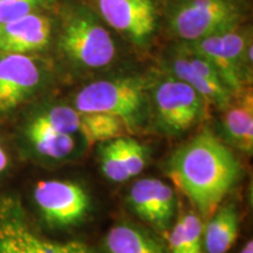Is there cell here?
Masks as SVG:
<instances>
[{
    "label": "cell",
    "instance_id": "cell-1",
    "mask_svg": "<svg viewBox=\"0 0 253 253\" xmlns=\"http://www.w3.org/2000/svg\"><path fill=\"white\" fill-rule=\"evenodd\" d=\"M164 171L202 218H210L243 173L238 157L210 129L177 148Z\"/></svg>",
    "mask_w": 253,
    "mask_h": 253
},
{
    "label": "cell",
    "instance_id": "cell-6",
    "mask_svg": "<svg viewBox=\"0 0 253 253\" xmlns=\"http://www.w3.org/2000/svg\"><path fill=\"white\" fill-rule=\"evenodd\" d=\"M32 199L41 219L52 229L77 225L90 209L86 190L78 183L61 179L38 182L32 190Z\"/></svg>",
    "mask_w": 253,
    "mask_h": 253
},
{
    "label": "cell",
    "instance_id": "cell-12",
    "mask_svg": "<svg viewBox=\"0 0 253 253\" xmlns=\"http://www.w3.org/2000/svg\"><path fill=\"white\" fill-rule=\"evenodd\" d=\"M102 17L110 26L144 41L156 25V9L151 0H97Z\"/></svg>",
    "mask_w": 253,
    "mask_h": 253
},
{
    "label": "cell",
    "instance_id": "cell-18",
    "mask_svg": "<svg viewBox=\"0 0 253 253\" xmlns=\"http://www.w3.org/2000/svg\"><path fill=\"white\" fill-rule=\"evenodd\" d=\"M203 231V220L195 210H181L169 230V253H204Z\"/></svg>",
    "mask_w": 253,
    "mask_h": 253
},
{
    "label": "cell",
    "instance_id": "cell-8",
    "mask_svg": "<svg viewBox=\"0 0 253 253\" xmlns=\"http://www.w3.org/2000/svg\"><path fill=\"white\" fill-rule=\"evenodd\" d=\"M60 47L72 61L87 68L110 65L116 55L109 32L87 17H75L65 26Z\"/></svg>",
    "mask_w": 253,
    "mask_h": 253
},
{
    "label": "cell",
    "instance_id": "cell-4",
    "mask_svg": "<svg viewBox=\"0 0 253 253\" xmlns=\"http://www.w3.org/2000/svg\"><path fill=\"white\" fill-rule=\"evenodd\" d=\"M150 126L169 137H179L204 121L209 103L194 88L177 78H166L154 87Z\"/></svg>",
    "mask_w": 253,
    "mask_h": 253
},
{
    "label": "cell",
    "instance_id": "cell-22",
    "mask_svg": "<svg viewBox=\"0 0 253 253\" xmlns=\"http://www.w3.org/2000/svg\"><path fill=\"white\" fill-rule=\"evenodd\" d=\"M55 0H0V23L37 13L38 9L48 7Z\"/></svg>",
    "mask_w": 253,
    "mask_h": 253
},
{
    "label": "cell",
    "instance_id": "cell-19",
    "mask_svg": "<svg viewBox=\"0 0 253 253\" xmlns=\"http://www.w3.org/2000/svg\"><path fill=\"white\" fill-rule=\"evenodd\" d=\"M128 131L118 116L103 113H82L80 135L86 143L94 144L125 136Z\"/></svg>",
    "mask_w": 253,
    "mask_h": 253
},
{
    "label": "cell",
    "instance_id": "cell-13",
    "mask_svg": "<svg viewBox=\"0 0 253 253\" xmlns=\"http://www.w3.org/2000/svg\"><path fill=\"white\" fill-rule=\"evenodd\" d=\"M52 24L45 15L32 13L0 23V52L33 54L48 46Z\"/></svg>",
    "mask_w": 253,
    "mask_h": 253
},
{
    "label": "cell",
    "instance_id": "cell-23",
    "mask_svg": "<svg viewBox=\"0 0 253 253\" xmlns=\"http://www.w3.org/2000/svg\"><path fill=\"white\" fill-rule=\"evenodd\" d=\"M12 158L11 153H9L7 144L4 138L0 136V178L5 176L11 168Z\"/></svg>",
    "mask_w": 253,
    "mask_h": 253
},
{
    "label": "cell",
    "instance_id": "cell-21",
    "mask_svg": "<svg viewBox=\"0 0 253 253\" xmlns=\"http://www.w3.org/2000/svg\"><path fill=\"white\" fill-rule=\"evenodd\" d=\"M100 167L106 178L114 183L129 181L119 149L118 138L101 142Z\"/></svg>",
    "mask_w": 253,
    "mask_h": 253
},
{
    "label": "cell",
    "instance_id": "cell-17",
    "mask_svg": "<svg viewBox=\"0 0 253 253\" xmlns=\"http://www.w3.org/2000/svg\"><path fill=\"white\" fill-rule=\"evenodd\" d=\"M171 69L175 74V78L191 86L198 94H201L204 97V100L209 104H213L221 110H224L229 106L232 91L223 82L209 80V79L196 72L190 66L189 61L183 53L173 59Z\"/></svg>",
    "mask_w": 253,
    "mask_h": 253
},
{
    "label": "cell",
    "instance_id": "cell-14",
    "mask_svg": "<svg viewBox=\"0 0 253 253\" xmlns=\"http://www.w3.org/2000/svg\"><path fill=\"white\" fill-rule=\"evenodd\" d=\"M103 253H169L160 239L129 221L110 227L102 243Z\"/></svg>",
    "mask_w": 253,
    "mask_h": 253
},
{
    "label": "cell",
    "instance_id": "cell-20",
    "mask_svg": "<svg viewBox=\"0 0 253 253\" xmlns=\"http://www.w3.org/2000/svg\"><path fill=\"white\" fill-rule=\"evenodd\" d=\"M119 149L121 154L123 166H125L126 176L130 179L143 171L148 162V148L141 142L128 136L118 137Z\"/></svg>",
    "mask_w": 253,
    "mask_h": 253
},
{
    "label": "cell",
    "instance_id": "cell-15",
    "mask_svg": "<svg viewBox=\"0 0 253 253\" xmlns=\"http://www.w3.org/2000/svg\"><path fill=\"white\" fill-rule=\"evenodd\" d=\"M223 131L231 145L245 154L253 151V99L248 91L224 109Z\"/></svg>",
    "mask_w": 253,
    "mask_h": 253
},
{
    "label": "cell",
    "instance_id": "cell-3",
    "mask_svg": "<svg viewBox=\"0 0 253 253\" xmlns=\"http://www.w3.org/2000/svg\"><path fill=\"white\" fill-rule=\"evenodd\" d=\"M74 108L82 113L118 116L129 132H138L150 126L147 87L145 82L138 78L91 82L77 94Z\"/></svg>",
    "mask_w": 253,
    "mask_h": 253
},
{
    "label": "cell",
    "instance_id": "cell-10",
    "mask_svg": "<svg viewBox=\"0 0 253 253\" xmlns=\"http://www.w3.org/2000/svg\"><path fill=\"white\" fill-rule=\"evenodd\" d=\"M248 47L242 33L227 30L195 41L191 49L212 63L231 91H239Z\"/></svg>",
    "mask_w": 253,
    "mask_h": 253
},
{
    "label": "cell",
    "instance_id": "cell-7",
    "mask_svg": "<svg viewBox=\"0 0 253 253\" xmlns=\"http://www.w3.org/2000/svg\"><path fill=\"white\" fill-rule=\"evenodd\" d=\"M46 69L30 54L0 52V119L30 102L45 86Z\"/></svg>",
    "mask_w": 253,
    "mask_h": 253
},
{
    "label": "cell",
    "instance_id": "cell-5",
    "mask_svg": "<svg viewBox=\"0 0 253 253\" xmlns=\"http://www.w3.org/2000/svg\"><path fill=\"white\" fill-rule=\"evenodd\" d=\"M0 253H95L79 240L59 242L41 235L17 196L0 195Z\"/></svg>",
    "mask_w": 253,
    "mask_h": 253
},
{
    "label": "cell",
    "instance_id": "cell-2",
    "mask_svg": "<svg viewBox=\"0 0 253 253\" xmlns=\"http://www.w3.org/2000/svg\"><path fill=\"white\" fill-rule=\"evenodd\" d=\"M81 112L66 104H40L18 123L17 144L23 156L39 163L68 160L77 151Z\"/></svg>",
    "mask_w": 253,
    "mask_h": 253
},
{
    "label": "cell",
    "instance_id": "cell-11",
    "mask_svg": "<svg viewBox=\"0 0 253 253\" xmlns=\"http://www.w3.org/2000/svg\"><path fill=\"white\" fill-rule=\"evenodd\" d=\"M130 210L157 230L167 232L172 225L177 201L173 189L158 178L147 177L135 182L126 197Z\"/></svg>",
    "mask_w": 253,
    "mask_h": 253
},
{
    "label": "cell",
    "instance_id": "cell-9",
    "mask_svg": "<svg viewBox=\"0 0 253 253\" xmlns=\"http://www.w3.org/2000/svg\"><path fill=\"white\" fill-rule=\"evenodd\" d=\"M238 18L232 0H190L177 11L172 28L188 41L203 39L230 30Z\"/></svg>",
    "mask_w": 253,
    "mask_h": 253
},
{
    "label": "cell",
    "instance_id": "cell-24",
    "mask_svg": "<svg viewBox=\"0 0 253 253\" xmlns=\"http://www.w3.org/2000/svg\"><path fill=\"white\" fill-rule=\"evenodd\" d=\"M239 253H253V242H252V239H250L249 242H246V244L243 246V249L240 250Z\"/></svg>",
    "mask_w": 253,
    "mask_h": 253
},
{
    "label": "cell",
    "instance_id": "cell-16",
    "mask_svg": "<svg viewBox=\"0 0 253 253\" xmlns=\"http://www.w3.org/2000/svg\"><path fill=\"white\" fill-rule=\"evenodd\" d=\"M239 233V214L235 203L219 205L204 225L203 248L207 253H226Z\"/></svg>",
    "mask_w": 253,
    "mask_h": 253
}]
</instances>
